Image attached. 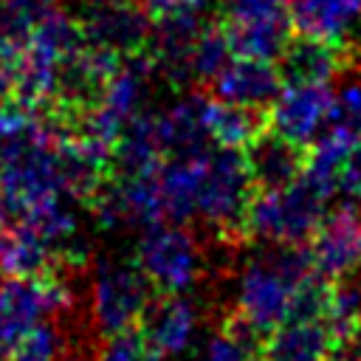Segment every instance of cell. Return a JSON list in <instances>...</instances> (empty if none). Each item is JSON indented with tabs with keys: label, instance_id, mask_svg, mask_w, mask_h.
Segmentation results:
<instances>
[{
	"label": "cell",
	"instance_id": "e0dca14e",
	"mask_svg": "<svg viewBox=\"0 0 361 361\" xmlns=\"http://www.w3.org/2000/svg\"><path fill=\"white\" fill-rule=\"evenodd\" d=\"M305 149L282 135H276L271 127L245 149L251 175L257 180V189H274L296 180L305 169Z\"/></svg>",
	"mask_w": 361,
	"mask_h": 361
},
{
	"label": "cell",
	"instance_id": "30bf717a",
	"mask_svg": "<svg viewBox=\"0 0 361 361\" xmlns=\"http://www.w3.org/2000/svg\"><path fill=\"white\" fill-rule=\"evenodd\" d=\"M212 96L243 104V107H257L268 110L274 99L279 96L285 79L276 62L271 59H254V56H228V62L217 71V76L209 82Z\"/></svg>",
	"mask_w": 361,
	"mask_h": 361
},
{
	"label": "cell",
	"instance_id": "1f68e13d",
	"mask_svg": "<svg viewBox=\"0 0 361 361\" xmlns=\"http://www.w3.org/2000/svg\"><path fill=\"white\" fill-rule=\"evenodd\" d=\"M82 8H99V6H130V3H141V0H79Z\"/></svg>",
	"mask_w": 361,
	"mask_h": 361
},
{
	"label": "cell",
	"instance_id": "836d02e7",
	"mask_svg": "<svg viewBox=\"0 0 361 361\" xmlns=\"http://www.w3.org/2000/svg\"><path fill=\"white\" fill-rule=\"evenodd\" d=\"M6 276H8V274H6L3 268H0V285H3V279H6Z\"/></svg>",
	"mask_w": 361,
	"mask_h": 361
},
{
	"label": "cell",
	"instance_id": "ba28073f",
	"mask_svg": "<svg viewBox=\"0 0 361 361\" xmlns=\"http://www.w3.org/2000/svg\"><path fill=\"white\" fill-rule=\"evenodd\" d=\"M307 248L316 271L333 282L361 274V212L353 203L324 212Z\"/></svg>",
	"mask_w": 361,
	"mask_h": 361
},
{
	"label": "cell",
	"instance_id": "8992f818",
	"mask_svg": "<svg viewBox=\"0 0 361 361\" xmlns=\"http://www.w3.org/2000/svg\"><path fill=\"white\" fill-rule=\"evenodd\" d=\"M73 305V290L62 274L6 276L0 285V347L11 350L31 327L59 319Z\"/></svg>",
	"mask_w": 361,
	"mask_h": 361
},
{
	"label": "cell",
	"instance_id": "603a6c76",
	"mask_svg": "<svg viewBox=\"0 0 361 361\" xmlns=\"http://www.w3.org/2000/svg\"><path fill=\"white\" fill-rule=\"evenodd\" d=\"M231 56V48H228V39H226V31L223 25H203L192 54H189V79L195 82H212L217 76V71L228 62Z\"/></svg>",
	"mask_w": 361,
	"mask_h": 361
},
{
	"label": "cell",
	"instance_id": "f546056e",
	"mask_svg": "<svg viewBox=\"0 0 361 361\" xmlns=\"http://www.w3.org/2000/svg\"><path fill=\"white\" fill-rule=\"evenodd\" d=\"M31 110H25V107H20V104H8V102H0V147L6 144V141H11L28 121H31Z\"/></svg>",
	"mask_w": 361,
	"mask_h": 361
},
{
	"label": "cell",
	"instance_id": "4dcf8cb0",
	"mask_svg": "<svg viewBox=\"0 0 361 361\" xmlns=\"http://www.w3.org/2000/svg\"><path fill=\"white\" fill-rule=\"evenodd\" d=\"M206 0H147V8L152 14H166V11H183V8H200Z\"/></svg>",
	"mask_w": 361,
	"mask_h": 361
},
{
	"label": "cell",
	"instance_id": "2e32d148",
	"mask_svg": "<svg viewBox=\"0 0 361 361\" xmlns=\"http://www.w3.org/2000/svg\"><path fill=\"white\" fill-rule=\"evenodd\" d=\"M226 39L234 56H254L276 62L290 42L288 11L279 14H251V17H226Z\"/></svg>",
	"mask_w": 361,
	"mask_h": 361
},
{
	"label": "cell",
	"instance_id": "7a4b0ae2",
	"mask_svg": "<svg viewBox=\"0 0 361 361\" xmlns=\"http://www.w3.org/2000/svg\"><path fill=\"white\" fill-rule=\"evenodd\" d=\"M254 195H257V180L251 175L245 149L212 147L200 180L195 220L212 228L220 243H231V245L243 243L245 217Z\"/></svg>",
	"mask_w": 361,
	"mask_h": 361
},
{
	"label": "cell",
	"instance_id": "9a60e30c",
	"mask_svg": "<svg viewBox=\"0 0 361 361\" xmlns=\"http://www.w3.org/2000/svg\"><path fill=\"white\" fill-rule=\"evenodd\" d=\"M206 158L209 149L197 155H169L158 166V189L166 220L192 223L197 217V195L206 172Z\"/></svg>",
	"mask_w": 361,
	"mask_h": 361
},
{
	"label": "cell",
	"instance_id": "8fae6325",
	"mask_svg": "<svg viewBox=\"0 0 361 361\" xmlns=\"http://www.w3.org/2000/svg\"><path fill=\"white\" fill-rule=\"evenodd\" d=\"M138 330L147 336V341L164 355L178 358L183 355L197 330H200V310L186 293H155Z\"/></svg>",
	"mask_w": 361,
	"mask_h": 361
},
{
	"label": "cell",
	"instance_id": "277c9868",
	"mask_svg": "<svg viewBox=\"0 0 361 361\" xmlns=\"http://www.w3.org/2000/svg\"><path fill=\"white\" fill-rule=\"evenodd\" d=\"M155 285L141 271L138 259L102 257L90 276V322L93 330L107 338L141 324Z\"/></svg>",
	"mask_w": 361,
	"mask_h": 361
},
{
	"label": "cell",
	"instance_id": "5bb4252c",
	"mask_svg": "<svg viewBox=\"0 0 361 361\" xmlns=\"http://www.w3.org/2000/svg\"><path fill=\"white\" fill-rule=\"evenodd\" d=\"M262 353L271 361H336L338 338L324 319H288L265 336Z\"/></svg>",
	"mask_w": 361,
	"mask_h": 361
},
{
	"label": "cell",
	"instance_id": "7c38bea8",
	"mask_svg": "<svg viewBox=\"0 0 361 361\" xmlns=\"http://www.w3.org/2000/svg\"><path fill=\"white\" fill-rule=\"evenodd\" d=\"M206 107H209V96L200 90H189L178 96L172 104H166L161 113H155V127L166 158L197 155L214 147L206 127Z\"/></svg>",
	"mask_w": 361,
	"mask_h": 361
},
{
	"label": "cell",
	"instance_id": "e575fe53",
	"mask_svg": "<svg viewBox=\"0 0 361 361\" xmlns=\"http://www.w3.org/2000/svg\"><path fill=\"white\" fill-rule=\"evenodd\" d=\"M248 361H271V358H268V355H265V358H254V355H251Z\"/></svg>",
	"mask_w": 361,
	"mask_h": 361
},
{
	"label": "cell",
	"instance_id": "4fadbf2b",
	"mask_svg": "<svg viewBox=\"0 0 361 361\" xmlns=\"http://www.w3.org/2000/svg\"><path fill=\"white\" fill-rule=\"evenodd\" d=\"M288 20L299 37L344 45L361 28V0H290Z\"/></svg>",
	"mask_w": 361,
	"mask_h": 361
},
{
	"label": "cell",
	"instance_id": "cb8c5ba5",
	"mask_svg": "<svg viewBox=\"0 0 361 361\" xmlns=\"http://www.w3.org/2000/svg\"><path fill=\"white\" fill-rule=\"evenodd\" d=\"M56 6V0H0V39L23 45L31 25Z\"/></svg>",
	"mask_w": 361,
	"mask_h": 361
},
{
	"label": "cell",
	"instance_id": "484cf974",
	"mask_svg": "<svg viewBox=\"0 0 361 361\" xmlns=\"http://www.w3.org/2000/svg\"><path fill=\"white\" fill-rule=\"evenodd\" d=\"M254 353L240 341L234 338L226 327H220L217 333H212L197 355V361H248Z\"/></svg>",
	"mask_w": 361,
	"mask_h": 361
},
{
	"label": "cell",
	"instance_id": "ffe728a7",
	"mask_svg": "<svg viewBox=\"0 0 361 361\" xmlns=\"http://www.w3.org/2000/svg\"><path fill=\"white\" fill-rule=\"evenodd\" d=\"M0 268L8 276H48L59 274V259L51 243L23 223H14L0 240Z\"/></svg>",
	"mask_w": 361,
	"mask_h": 361
},
{
	"label": "cell",
	"instance_id": "4316f807",
	"mask_svg": "<svg viewBox=\"0 0 361 361\" xmlns=\"http://www.w3.org/2000/svg\"><path fill=\"white\" fill-rule=\"evenodd\" d=\"M20 51H23V45H14V42L0 39V102H11L14 99Z\"/></svg>",
	"mask_w": 361,
	"mask_h": 361
},
{
	"label": "cell",
	"instance_id": "7402d4cb",
	"mask_svg": "<svg viewBox=\"0 0 361 361\" xmlns=\"http://www.w3.org/2000/svg\"><path fill=\"white\" fill-rule=\"evenodd\" d=\"M68 333L48 319L31 327L8 353L11 361H68Z\"/></svg>",
	"mask_w": 361,
	"mask_h": 361
},
{
	"label": "cell",
	"instance_id": "d6986e66",
	"mask_svg": "<svg viewBox=\"0 0 361 361\" xmlns=\"http://www.w3.org/2000/svg\"><path fill=\"white\" fill-rule=\"evenodd\" d=\"M206 127L214 147L248 149L268 130V110L243 107V104H231L217 96H209Z\"/></svg>",
	"mask_w": 361,
	"mask_h": 361
},
{
	"label": "cell",
	"instance_id": "5b68a950",
	"mask_svg": "<svg viewBox=\"0 0 361 361\" xmlns=\"http://www.w3.org/2000/svg\"><path fill=\"white\" fill-rule=\"evenodd\" d=\"M135 259L161 293H186L203 276V248L186 223H155L141 231Z\"/></svg>",
	"mask_w": 361,
	"mask_h": 361
},
{
	"label": "cell",
	"instance_id": "ac0fdd59",
	"mask_svg": "<svg viewBox=\"0 0 361 361\" xmlns=\"http://www.w3.org/2000/svg\"><path fill=\"white\" fill-rule=\"evenodd\" d=\"M276 65L285 82H330L344 68V45L296 34L290 37Z\"/></svg>",
	"mask_w": 361,
	"mask_h": 361
},
{
	"label": "cell",
	"instance_id": "f1b7e54d",
	"mask_svg": "<svg viewBox=\"0 0 361 361\" xmlns=\"http://www.w3.org/2000/svg\"><path fill=\"white\" fill-rule=\"evenodd\" d=\"M226 17H251V14H279L288 11L290 0H220Z\"/></svg>",
	"mask_w": 361,
	"mask_h": 361
},
{
	"label": "cell",
	"instance_id": "3957f363",
	"mask_svg": "<svg viewBox=\"0 0 361 361\" xmlns=\"http://www.w3.org/2000/svg\"><path fill=\"white\" fill-rule=\"evenodd\" d=\"M324 212L327 197L302 175L285 186L257 189L245 217V240L271 245H307Z\"/></svg>",
	"mask_w": 361,
	"mask_h": 361
},
{
	"label": "cell",
	"instance_id": "9c48e42d",
	"mask_svg": "<svg viewBox=\"0 0 361 361\" xmlns=\"http://www.w3.org/2000/svg\"><path fill=\"white\" fill-rule=\"evenodd\" d=\"M79 25H82L87 45L110 51L121 59L144 51L149 42V31H152L149 11L141 8V3L82 8Z\"/></svg>",
	"mask_w": 361,
	"mask_h": 361
},
{
	"label": "cell",
	"instance_id": "83f0119b",
	"mask_svg": "<svg viewBox=\"0 0 361 361\" xmlns=\"http://www.w3.org/2000/svg\"><path fill=\"white\" fill-rule=\"evenodd\" d=\"M338 192H344L350 200H361V138L353 144V149L341 164Z\"/></svg>",
	"mask_w": 361,
	"mask_h": 361
},
{
	"label": "cell",
	"instance_id": "52a82bcc",
	"mask_svg": "<svg viewBox=\"0 0 361 361\" xmlns=\"http://www.w3.org/2000/svg\"><path fill=\"white\" fill-rule=\"evenodd\" d=\"M336 93L330 82H285L274 104L268 107V127L299 144H313L330 124Z\"/></svg>",
	"mask_w": 361,
	"mask_h": 361
},
{
	"label": "cell",
	"instance_id": "44dd1931",
	"mask_svg": "<svg viewBox=\"0 0 361 361\" xmlns=\"http://www.w3.org/2000/svg\"><path fill=\"white\" fill-rule=\"evenodd\" d=\"M358 141V135H353L344 127H327L313 144H307L305 149V169L302 178L319 189L327 200L338 192V175H341V164L347 158V152L353 149V144Z\"/></svg>",
	"mask_w": 361,
	"mask_h": 361
},
{
	"label": "cell",
	"instance_id": "d4e9b609",
	"mask_svg": "<svg viewBox=\"0 0 361 361\" xmlns=\"http://www.w3.org/2000/svg\"><path fill=\"white\" fill-rule=\"evenodd\" d=\"M99 361H164V355L147 341V336L138 327H133L107 336L99 350Z\"/></svg>",
	"mask_w": 361,
	"mask_h": 361
},
{
	"label": "cell",
	"instance_id": "d6a6232c",
	"mask_svg": "<svg viewBox=\"0 0 361 361\" xmlns=\"http://www.w3.org/2000/svg\"><path fill=\"white\" fill-rule=\"evenodd\" d=\"M0 361H11V353L6 347H0Z\"/></svg>",
	"mask_w": 361,
	"mask_h": 361
},
{
	"label": "cell",
	"instance_id": "6da1fadb",
	"mask_svg": "<svg viewBox=\"0 0 361 361\" xmlns=\"http://www.w3.org/2000/svg\"><path fill=\"white\" fill-rule=\"evenodd\" d=\"M248 257L234 285V313L268 336L290 319L296 285L316 268L307 245H271Z\"/></svg>",
	"mask_w": 361,
	"mask_h": 361
}]
</instances>
